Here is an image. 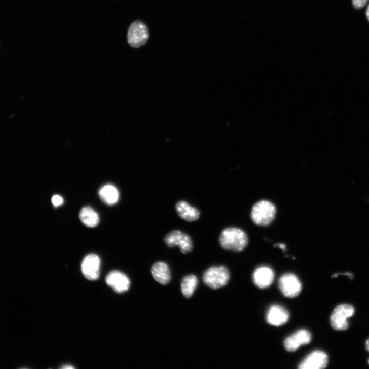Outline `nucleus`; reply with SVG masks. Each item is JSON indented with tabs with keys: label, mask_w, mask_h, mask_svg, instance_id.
<instances>
[{
	"label": "nucleus",
	"mask_w": 369,
	"mask_h": 369,
	"mask_svg": "<svg viewBox=\"0 0 369 369\" xmlns=\"http://www.w3.org/2000/svg\"><path fill=\"white\" fill-rule=\"evenodd\" d=\"M219 241L223 249L240 252L247 246L248 238L247 234L242 230L235 227H229L221 232Z\"/></svg>",
	"instance_id": "1"
},
{
	"label": "nucleus",
	"mask_w": 369,
	"mask_h": 369,
	"mask_svg": "<svg viewBox=\"0 0 369 369\" xmlns=\"http://www.w3.org/2000/svg\"><path fill=\"white\" fill-rule=\"evenodd\" d=\"M276 212L275 205L267 200H261L255 203L251 212V218L258 225H268L274 220Z\"/></svg>",
	"instance_id": "2"
},
{
	"label": "nucleus",
	"mask_w": 369,
	"mask_h": 369,
	"mask_svg": "<svg viewBox=\"0 0 369 369\" xmlns=\"http://www.w3.org/2000/svg\"><path fill=\"white\" fill-rule=\"evenodd\" d=\"M229 279V272L224 266H214L208 268L203 277L204 283L212 289H217L225 285Z\"/></svg>",
	"instance_id": "3"
},
{
	"label": "nucleus",
	"mask_w": 369,
	"mask_h": 369,
	"mask_svg": "<svg viewBox=\"0 0 369 369\" xmlns=\"http://www.w3.org/2000/svg\"><path fill=\"white\" fill-rule=\"evenodd\" d=\"M354 313V308L349 304H340L334 310L330 317L332 327L336 330L343 331L348 327L347 319Z\"/></svg>",
	"instance_id": "4"
},
{
	"label": "nucleus",
	"mask_w": 369,
	"mask_h": 369,
	"mask_svg": "<svg viewBox=\"0 0 369 369\" xmlns=\"http://www.w3.org/2000/svg\"><path fill=\"white\" fill-rule=\"evenodd\" d=\"M278 285L282 294L288 298L297 296L302 290L300 280L292 273H286L281 276L278 281Z\"/></svg>",
	"instance_id": "5"
},
{
	"label": "nucleus",
	"mask_w": 369,
	"mask_h": 369,
	"mask_svg": "<svg viewBox=\"0 0 369 369\" xmlns=\"http://www.w3.org/2000/svg\"><path fill=\"white\" fill-rule=\"evenodd\" d=\"M164 241L168 247H179L181 252L184 254L191 252L193 249L191 237L179 230H173L165 236Z\"/></svg>",
	"instance_id": "6"
},
{
	"label": "nucleus",
	"mask_w": 369,
	"mask_h": 369,
	"mask_svg": "<svg viewBox=\"0 0 369 369\" xmlns=\"http://www.w3.org/2000/svg\"><path fill=\"white\" fill-rule=\"evenodd\" d=\"M148 38V32L146 26L140 21L132 23L128 31L127 40L129 44L138 48L145 44Z\"/></svg>",
	"instance_id": "7"
},
{
	"label": "nucleus",
	"mask_w": 369,
	"mask_h": 369,
	"mask_svg": "<svg viewBox=\"0 0 369 369\" xmlns=\"http://www.w3.org/2000/svg\"><path fill=\"white\" fill-rule=\"evenodd\" d=\"M328 356L323 351L315 350L309 353L299 363V369H322L326 367Z\"/></svg>",
	"instance_id": "8"
},
{
	"label": "nucleus",
	"mask_w": 369,
	"mask_h": 369,
	"mask_svg": "<svg viewBox=\"0 0 369 369\" xmlns=\"http://www.w3.org/2000/svg\"><path fill=\"white\" fill-rule=\"evenodd\" d=\"M312 339L311 334L305 329H300L287 337L283 342L285 350L294 352L301 345L309 344Z\"/></svg>",
	"instance_id": "9"
},
{
	"label": "nucleus",
	"mask_w": 369,
	"mask_h": 369,
	"mask_svg": "<svg viewBox=\"0 0 369 369\" xmlns=\"http://www.w3.org/2000/svg\"><path fill=\"white\" fill-rule=\"evenodd\" d=\"M100 259L95 254L87 255L81 263V271L86 278L90 280L97 279L99 275Z\"/></svg>",
	"instance_id": "10"
},
{
	"label": "nucleus",
	"mask_w": 369,
	"mask_h": 369,
	"mask_svg": "<svg viewBox=\"0 0 369 369\" xmlns=\"http://www.w3.org/2000/svg\"><path fill=\"white\" fill-rule=\"evenodd\" d=\"M106 283L116 292L121 293L130 288V281L128 277L118 271L110 272L106 276Z\"/></svg>",
	"instance_id": "11"
},
{
	"label": "nucleus",
	"mask_w": 369,
	"mask_h": 369,
	"mask_svg": "<svg viewBox=\"0 0 369 369\" xmlns=\"http://www.w3.org/2000/svg\"><path fill=\"white\" fill-rule=\"evenodd\" d=\"M274 278L273 270L268 266H261L253 272L252 279L254 283L258 288L263 289L269 286Z\"/></svg>",
	"instance_id": "12"
},
{
	"label": "nucleus",
	"mask_w": 369,
	"mask_h": 369,
	"mask_svg": "<svg viewBox=\"0 0 369 369\" xmlns=\"http://www.w3.org/2000/svg\"><path fill=\"white\" fill-rule=\"evenodd\" d=\"M289 314L284 307L279 305H273L268 310L266 321L272 325L278 326L285 324L288 320Z\"/></svg>",
	"instance_id": "13"
},
{
	"label": "nucleus",
	"mask_w": 369,
	"mask_h": 369,
	"mask_svg": "<svg viewBox=\"0 0 369 369\" xmlns=\"http://www.w3.org/2000/svg\"><path fill=\"white\" fill-rule=\"evenodd\" d=\"M175 210L181 218L189 222L196 221L200 216V212L197 209L183 200L176 203Z\"/></svg>",
	"instance_id": "14"
},
{
	"label": "nucleus",
	"mask_w": 369,
	"mask_h": 369,
	"mask_svg": "<svg viewBox=\"0 0 369 369\" xmlns=\"http://www.w3.org/2000/svg\"><path fill=\"white\" fill-rule=\"evenodd\" d=\"M151 273L154 279L158 283L165 285L171 279V274L169 266L163 262H157L151 268Z\"/></svg>",
	"instance_id": "15"
},
{
	"label": "nucleus",
	"mask_w": 369,
	"mask_h": 369,
	"mask_svg": "<svg viewBox=\"0 0 369 369\" xmlns=\"http://www.w3.org/2000/svg\"><path fill=\"white\" fill-rule=\"evenodd\" d=\"M99 195L101 200L108 205L115 204L119 198L118 190L114 186L110 184L102 186L99 191Z\"/></svg>",
	"instance_id": "16"
},
{
	"label": "nucleus",
	"mask_w": 369,
	"mask_h": 369,
	"mask_svg": "<svg viewBox=\"0 0 369 369\" xmlns=\"http://www.w3.org/2000/svg\"><path fill=\"white\" fill-rule=\"evenodd\" d=\"M79 218L83 224L89 227L96 226L99 221L97 213L90 207H85L79 213Z\"/></svg>",
	"instance_id": "17"
},
{
	"label": "nucleus",
	"mask_w": 369,
	"mask_h": 369,
	"mask_svg": "<svg viewBox=\"0 0 369 369\" xmlns=\"http://www.w3.org/2000/svg\"><path fill=\"white\" fill-rule=\"evenodd\" d=\"M198 284L197 278L194 275H188L182 280L181 288L183 296L190 298L194 293Z\"/></svg>",
	"instance_id": "18"
},
{
	"label": "nucleus",
	"mask_w": 369,
	"mask_h": 369,
	"mask_svg": "<svg viewBox=\"0 0 369 369\" xmlns=\"http://www.w3.org/2000/svg\"><path fill=\"white\" fill-rule=\"evenodd\" d=\"M52 202L54 206L58 207L63 203V198L59 195H54L52 198Z\"/></svg>",
	"instance_id": "19"
},
{
	"label": "nucleus",
	"mask_w": 369,
	"mask_h": 369,
	"mask_svg": "<svg viewBox=\"0 0 369 369\" xmlns=\"http://www.w3.org/2000/svg\"><path fill=\"white\" fill-rule=\"evenodd\" d=\"M367 0H352L353 6L356 9L362 8L366 4Z\"/></svg>",
	"instance_id": "20"
},
{
	"label": "nucleus",
	"mask_w": 369,
	"mask_h": 369,
	"mask_svg": "<svg viewBox=\"0 0 369 369\" xmlns=\"http://www.w3.org/2000/svg\"><path fill=\"white\" fill-rule=\"evenodd\" d=\"M61 368H64V369H67V368H70H70H73L74 367L72 366H71V365H66L63 366Z\"/></svg>",
	"instance_id": "21"
},
{
	"label": "nucleus",
	"mask_w": 369,
	"mask_h": 369,
	"mask_svg": "<svg viewBox=\"0 0 369 369\" xmlns=\"http://www.w3.org/2000/svg\"><path fill=\"white\" fill-rule=\"evenodd\" d=\"M366 15L367 18L369 20V5L368 6L367 8L366 11Z\"/></svg>",
	"instance_id": "22"
},
{
	"label": "nucleus",
	"mask_w": 369,
	"mask_h": 369,
	"mask_svg": "<svg viewBox=\"0 0 369 369\" xmlns=\"http://www.w3.org/2000/svg\"><path fill=\"white\" fill-rule=\"evenodd\" d=\"M365 346L366 350L369 352V339L366 342Z\"/></svg>",
	"instance_id": "23"
},
{
	"label": "nucleus",
	"mask_w": 369,
	"mask_h": 369,
	"mask_svg": "<svg viewBox=\"0 0 369 369\" xmlns=\"http://www.w3.org/2000/svg\"><path fill=\"white\" fill-rule=\"evenodd\" d=\"M368 363H369V360H368Z\"/></svg>",
	"instance_id": "24"
}]
</instances>
